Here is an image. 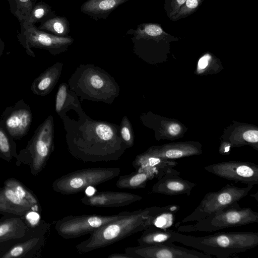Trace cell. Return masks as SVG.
<instances>
[{
	"label": "cell",
	"instance_id": "32",
	"mask_svg": "<svg viewBox=\"0 0 258 258\" xmlns=\"http://www.w3.org/2000/svg\"><path fill=\"white\" fill-rule=\"evenodd\" d=\"M203 1V0H186L171 20L176 21L193 14L202 4Z\"/></svg>",
	"mask_w": 258,
	"mask_h": 258
},
{
	"label": "cell",
	"instance_id": "37",
	"mask_svg": "<svg viewBox=\"0 0 258 258\" xmlns=\"http://www.w3.org/2000/svg\"><path fill=\"white\" fill-rule=\"evenodd\" d=\"M182 127L180 124L175 122L169 123L167 127V135L174 138L181 135Z\"/></svg>",
	"mask_w": 258,
	"mask_h": 258
},
{
	"label": "cell",
	"instance_id": "34",
	"mask_svg": "<svg viewBox=\"0 0 258 258\" xmlns=\"http://www.w3.org/2000/svg\"><path fill=\"white\" fill-rule=\"evenodd\" d=\"M87 85L93 91H102L107 87V80L99 72H93L87 77Z\"/></svg>",
	"mask_w": 258,
	"mask_h": 258
},
{
	"label": "cell",
	"instance_id": "14",
	"mask_svg": "<svg viewBox=\"0 0 258 258\" xmlns=\"http://www.w3.org/2000/svg\"><path fill=\"white\" fill-rule=\"evenodd\" d=\"M32 229L28 227L23 216L3 215L0 219V254L26 238Z\"/></svg>",
	"mask_w": 258,
	"mask_h": 258
},
{
	"label": "cell",
	"instance_id": "2",
	"mask_svg": "<svg viewBox=\"0 0 258 258\" xmlns=\"http://www.w3.org/2000/svg\"><path fill=\"white\" fill-rule=\"evenodd\" d=\"M96 126L97 133L94 136H75L68 138L70 154L78 160L84 162H97L118 160L127 148L121 137L112 133L106 123Z\"/></svg>",
	"mask_w": 258,
	"mask_h": 258
},
{
	"label": "cell",
	"instance_id": "22",
	"mask_svg": "<svg viewBox=\"0 0 258 258\" xmlns=\"http://www.w3.org/2000/svg\"><path fill=\"white\" fill-rule=\"evenodd\" d=\"M179 234L172 230L151 226L144 230L137 242L141 245L178 242Z\"/></svg>",
	"mask_w": 258,
	"mask_h": 258
},
{
	"label": "cell",
	"instance_id": "21",
	"mask_svg": "<svg viewBox=\"0 0 258 258\" xmlns=\"http://www.w3.org/2000/svg\"><path fill=\"white\" fill-rule=\"evenodd\" d=\"M129 0H87L81 6V11L96 21L106 20L120 5Z\"/></svg>",
	"mask_w": 258,
	"mask_h": 258
},
{
	"label": "cell",
	"instance_id": "30",
	"mask_svg": "<svg viewBox=\"0 0 258 258\" xmlns=\"http://www.w3.org/2000/svg\"><path fill=\"white\" fill-rule=\"evenodd\" d=\"M229 143L232 147H239L248 145L257 150L258 131L249 129L244 132L232 136L228 139Z\"/></svg>",
	"mask_w": 258,
	"mask_h": 258
},
{
	"label": "cell",
	"instance_id": "23",
	"mask_svg": "<svg viewBox=\"0 0 258 258\" xmlns=\"http://www.w3.org/2000/svg\"><path fill=\"white\" fill-rule=\"evenodd\" d=\"M18 153L15 140L6 129L1 117H0V159L7 162H11L14 159L17 161Z\"/></svg>",
	"mask_w": 258,
	"mask_h": 258
},
{
	"label": "cell",
	"instance_id": "1",
	"mask_svg": "<svg viewBox=\"0 0 258 258\" xmlns=\"http://www.w3.org/2000/svg\"><path fill=\"white\" fill-rule=\"evenodd\" d=\"M177 205L153 206L128 213L123 217L101 226L86 240L76 246L82 252H87L108 246L137 232L153 226L155 217L172 210Z\"/></svg>",
	"mask_w": 258,
	"mask_h": 258
},
{
	"label": "cell",
	"instance_id": "3",
	"mask_svg": "<svg viewBox=\"0 0 258 258\" xmlns=\"http://www.w3.org/2000/svg\"><path fill=\"white\" fill-rule=\"evenodd\" d=\"M178 242L218 258H229L258 246V233L218 232L201 237L179 233Z\"/></svg>",
	"mask_w": 258,
	"mask_h": 258
},
{
	"label": "cell",
	"instance_id": "17",
	"mask_svg": "<svg viewBox=\"0 0 258 258\" xmlns=\"http://www.w3.org/2000/svg\"><path fill=\"white\" fill-rule=\"evenodd\" d=\"M180 172L170 168L152 187L154 193L167 196L186 195L189 196L196 183L180 177Z\"/></svg>",
	"mask_w": 258,
	"mask_h": 258
},
{
	"label": "cell",
	"instance_id": "40",
	"mask_svg": "<svg viewBox=\"0 0 258 258\" xmlns=\"http://www.w3.org/2000/svg\"><path fill=\"white\" fill-rule=\"evenodd\" d=\"M108 258H133L131 255L127 253H115L110 254Z\"/></svg>",
	"mask_w": 258,
	"mask_h": 258
},
{
	"label": "cell",
	"instance_id": "41",
	"mask_svg": "<svg viewBox=\"0 0 258 258\" xmlns=\"http://www.w3.org/2000/svg\"><path fill=\"white\" fill-rule=\"evenodd\" d=\"M5 48V43L0 38V58L3 53Z\"/></svg>",
	"mask_w": 258,
	"mask_h": 258
},
{
	"label": "cell",
	"instance_id": "27",
	"mask_svg": "<svg viewBox=\"0 0 258 258\" xmlns=\"http://www.w3.org/2000/svg\"><path fill=\"white\" fill-rule=\"evenodd\" d=\"M38 0H8L11 13L18 19L20 26L28 18Z\"/></svg>",
	"mask_w": 258,
	"mask_h": 258
},
{
	"label": "cell",
	"instance_id": "25",
	"mask_svg": "<svg viewBox=\"0 0 258 258\" xmlns=\"http://www.w3.org/2000/svg\"><path fill=\"white\" fill-rule=\"evenodd\" d=\"M37 28L59 37H67L70 31V23L64 16H54L40 23Z\"/></svg>",
	"mask_w": 258,
	"mask_h": 258
},
{
	"label": "cell",
	"instance_id": "12",
	"mask_svg": "<svg viewBox=\"0 0 258 258\" xmlns=\"http://www.w3.org/2000/svg\"><path fill=\"white\" fill-rule=\"evenodd\" d=\"M1 118L8 132L15 140H20L28 134L33 120L30 106L23 99L7 107Z\"/></svg>",
	"mask_w": 258,
	"mask_h": 258
},
{
	"label": "cell",
	"instance_id": "5",
	"mask_svg": "<svg viewBox=\"0 0 258 258\" xmlns=\"http://www.w3.org/2000/svg\"><path fill=\"white\" fill-rule=\"evenodd\" d=\"M195 222L193 224L178 225L177 229L182 232H212L225 228L242 226L257 223L258 213L250 208H241L236 202Z\"/></svg>",
	"mask_w": 258,
	"mask_h": 258
},
{
	"label": "cell",
	"instance_id": "8",
	"mask_svg": "<svg viewBox=\"0 0 258 258\" xmlns=\"http://www.w3.org/2000/svg\"><path fill=\"white\" fill-rule=\"evenodd\" d=\"M127 213L126 211L112 215H69L57 220L55 229L63 238H76L87 234H91L104 225L123 217Z\"/></svg>",
	"mask_w": 258,
	"mask_h": 258
},
{
	"label": "cell",
	"instance_id": "6",
	"mask_svg": "<svg viewBox=\"0 0 258 258\" xmlns=\"http://www.w3.org/2000/svg\"><path fill=\"white\" fill-rule=\"evenodd\" d=\"M118 167L85 168L64 174L52 183L54 191L62 195H72L83 191L89 186H97L118 176Z\"/></svg>",
	"mask_w": 258,
	"mask_h": 258
},
{
	"label": "cell",
	"instance_id": "7",
	"mask_svg": "<svg viewBox=\"0 0 258 258\" xmlns=\"http://www.w3.org/2000/svg\"><path fill=\"white\" fill-rule=\"evenodd\" d=\"M252 185L239 187L227 184L217 191L206 194L194 211L185 217L182 223L195 222L213 214L246 197L253 187Z\"/></svg>",
	"mask_w": 258,
	"mask_h": 258
},
{
	"label": "cell",
	"instance_id": "20",
	"mask_svg": "<svg viewBox=\"0 0 258 258\" xmlns=\"http://www.w3.org/2000/svg\"><path fill=\"white\" fill-rule=\"evenodd\" d=\"M61 62H56L47 68L33 81L31 90L36 95L44 96L54 88L60 76Z\"/></svg>",
	"mask_w": 258,
	"mask_h": 258
},
{
	"label": "cell",
	"instance_id": "9",
	"mask_svg": "<svg viewBox=\"0 0 258 258\" xmlns=\"http://www.w3.org/2000/svg\"><path fill=\"white\" fill-rule=\"evenodd\" d=\"M17 38L31 57L35 54L31 49L36 48L48 50L52 55H57L67 50L74 42L70 36L59 37L39 29L35 25L21 27Z\"/></svg>",
	"mask_w": 258,
	"mask_h": 258
},
{
	"label": "cell",
	"instance_id": "18",
	"mask_svg": "<svg viewBox=\"0 0 258 258\" xmlns=\"http://www.w3.org/2000/svg\"><path fill=\"white\" fill-rule=\"evenodd\" d=\"M164 173L152 167L143 166L138 168L135 172L119 176L116 185L119 188H143L149 180L155 178L159 179Z\"/></svg>",
	"mask_w": 258,
	"mask_h": 258
},
{
	"label": "cell",
	"instance_id": "15",
	"mask_svg": "<svg viewBox=\"0 0 258 258\" xmlns=\"http://www.w3.org/2000/svg\"><path fill=\"white\" fill-rule=\"evenodd\" d=\"M202 153V145L197 142L173 143L153 146L143 153L146 155L167 160L198 155Z\"/></svg>",
	"mask_w": 258,
	"mask_h": 258
},
{
	"label": "cell",
	"instance_id": "26",
	"mask_svg": "<svg viewBox=\"0 0 258 258\" xmlns=\"http://www.w3.org/2000/svg\"><path fill=\"white\" fill-rule=\"evenodd\" d=\"M177 163L174 160L163 159L146 155L141 153L137 155L133 162L136 169L143 166H150L155 168L163 173L170 168L176 166Z\"/></svg>",
	"mask_w": 258,
	"mask_h": 258
},
{
	"label": "cell",
	"instance_id": "24",
	"mask_svg": "<svg viewBox=\"0 0 258 258\" xmlns=\"http://www.w3.org/2000/svg\"><path fill=\"white\" fill-rule=\"evenodd\" d=\"M4 184L12 189L19 198L27 201L32 210L41 213V208L37 198L21 182L14 178H10L6 180Z\"/></svg>",
	"mask_w": 258,
	"mask_h": 258
},
{
	"label": "cell",
	"instance_id": "36",
	"mask_svg": "<svg viewBox=\"0 0 258 258\" xmlns=\"http://www.w3.org/2000/svg\"><path fill=\"white\" fill-rule=\"evenodd\" d=\"M25 223L29 228H34L38 226L42 220L40 213L30 210L23 216Z\"/></svg>",
	"mask_w": 258,
	"mask_h": 258
},
{
	"label": "cell",
	"instance_id": "4",
	"mask_svg": "<svg viewBox=\"0 0 258 258\" xmlns=\"http://www.w3.org/2000/svg\"><path fill=\"white\" fill-rule=\"evenodd\" d=\"M54 148L53 118L49 115L37 127L25 148L20 151L16 164L27 165L32 174L38 175L46 165Z\"/></svg>",
	"mask_w": 258,
	"mask_h": 258
},
{
	"label": "cell",
	"instance_id": "10",
	"mask_svg": "<svg viewBox=\"0 0 258 258\" xmlns=\"http://www.w3.org/2000/svg\"><path fill=\"white\" fill-rule=\"evenodd\" d=\"M219 177L246 185L258 184V166L252 162L228 161L208 165L204 167Z\"/></svg>",
	"mask_w": 258,
	"mask_h": 258
},
{
	"label": "cell",
	"instance_id": "42",
	"mask_svg": "<svg viewBox=\"0 0 258 258\" xmlns=\"http://www.w3.org/2000/svg\"><path fill=\"white\" fill-rule=\"evenodd\" d=\"M250 196L251 197H253L255 198V199H256V200L257 201H258V199H257V198H258V197H257V192L255 195H250Z\"/></svg>",
	"mask_w": 258,
	"mask_h": 258
},
{
	"label": "cell",
	"instance_id": "19",
	"mask_svg": "<svg viewBox=\"0 0 258 258\" xmlns=\"http://www.w3.org/2000/svg\"><path fill=\"white\" fill-rule=\"evenodd\" d=\"M31 210L29 203L19 198L10 188L0 186V214L23 216Z\"/></svg>",
	"mask_w": 258,
	"mask_h": 258
},
{
	"label": "cell",
	"instance_id": "35",
	"mask_svg": "<svg viewBox=\"0 0 258 258\" xmlns=\"http://www.w3.org/2000/svg\"><path fill=\"white\" fill-rule=\"evenodd\" d=\"M186 0H165V11L171 20Z\"/></svg>",
	"mask_w": 258,
	"mask_h": 258
},
{
	"label": "cell",
	"instance_id": "13",
	"mask_svg": "<svg viewBox=\"0 0 258 258\" xmlns=\"http://www.w3.org/2000/svg\"><path fill=\"white\" fill-rule=\"evenodd\" d=\"M49 226V224L42 220L26 238L1 253L0 258L34 257L43 246L45 234Z\"/></svg>",
	"mask_w": 258,
	"mask_h": 258
},
{
	"label": "cell",
	"instance_id": "39",
	"mask_svg": "<svg viewBox=\"0 0 258 258\" xmlns=\"http://www.w3.org/2000/svg\"><path fill=\"white\" fill-rule=\"evenodd\" d=\"M231 145L229 143H224L219 148V153L221 155H227L230 153Z\"/></svg>",
	"mask_w": 258,
	"mask_h": 258
},
{
	"label": "cell",
	"instance_id": "28",
	"mask_svg": "<svg viewBox=\"0 0 258 258\" xmlns=\"http://www.w3.org/2000/svg\"><path fill=\"white\" fill-rule=\"evenodd\" d=\"M55 15V11H52L49 5L42 1L39 2L36 4L28 18L20 27L35 25Z\"/></svg>",
	"mask_w": 258,
	"mask_h": 258
},
{
	"label": "cell",
	"instance_id": "16",
	"mask_svg": "<svg viewBox=\"0 0 258 258\" xmlns=\"http://www.w3.org/2000/svg\"><path fill=\"white\" fill-rule=\"evenodd\" d=\"M143 197L136 194L121 191H100L91 196H85L81 202L92 207L102 208L120 207L140 201Z\"/></svg>",
	"mask_w": 258,
	"mask_h": 258
},
{
	"label": "cell",
	"instance_id": "29",
	"mask_svg": "<svg viewBox=\"0 0 258 258\" xmlns=\"http://www.w3.org/2000/svg\"><path fill=\"white\" fill-rule=\"evenodd\" d=\"M137 39H153L157 41L168 34L165 32L160 25L155 23H143L138 25L134 32Z\"/></svg>",
	"mask_w": 258,
	"mask_h": 258
},
{
	"label": "cell",
	"instance_id": "31",
	"mask_svg": "<svg viewBox=\"0 0 258 258\" xmlns=\"http://www.w3.org/2000/svg\"><path fill=\"white\" fill-rule=\"evenodd\" d=\"M75 100V97L68 90V85L66 83L61 84L56 95L55 107L57 113L61 115L64 108L72 103H74Z\"/></svg>",
	"mask_w": 258,
	"mask_h": 258
},
{
	"label": "cell",
	"instance_id": "33",
	"mask_svg": "<svg viewBox=\"0 0 258 258\" xmlns=\"http://www.w3.org/2000/svg\"><path fill=\"white\" fill-rule=\"evenodd\" d=\"M120 136L123 142L130 148L134 143V135L132 125L126 116H124L120 124Z\"/></svg>",
	"mask_w": 258,
	"mask_h": 258
},
{
	"label": "cell",
	"instance_id": "38",
	"mask_svg": "<svg viewBox=\"0 0 258 258\" xmlns=\"http://www.w3.org/2000/svg\"><path fill=\"white\" fill-rule=\"evenodd\" d=\"M212 56L209 54H205L202 56L199 59L198 63V70L199 72H202L206 69L211 60Z\"/></svg>",
	"mask_w": 258,
	"mask_h": 258
},
{
	"label": "cell",
	"instance_id": "11",
	"mask_svg": "<svg viewBox=\"0 0 258 258\" xmlns=\"http://www.w3.org/2000/svg\"><path fill=\"white\" fill-rule=\"evenodd\" d=\"M133 258H212L196 250L178 246L173 243L146 245H139L124 249Z\"/></svg>",
	"mask_w": 258,
	"mask_h": 258
}]
</instances>
